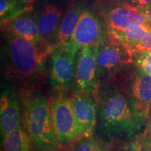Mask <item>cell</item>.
<instances>
[{"label": "cell", "instance_id": "obj_1", "mask_svg": "<svg viewBox=\"0 0 151 151\" xmlns=\"http://www.w3.org/2000/svg\"><path fill=\"white\" fill-rule=\"evenodd\" d=\"M4 34V76L18 89L36 88L43 79L46 60L54 48L46 41L35 43L8 32Z\"/></svg>", "mask_w": 151, "mask_h": 151}, {"label": "cell", "instance_id": "obj_2", "mask_svg": "<svg viewBox=\"0 0 151 151\" xmlns=\"http://www.w3.org/2000/svg\"><path fill=\"white\" fill-rule=\"evenodd\" d=\"M95 99L100 127L109 141L132 139L140 134L146 120L136 112L127 94L110 81L100 85Z\"/></svg>", "mask_w": 151, "mask_h": 151}, {"label": "cell", "instance_id": "obj_3", "mask_svg": "<svg viewBox=\"0 0 151 151\" xmlns=\"http://www.w3.org/2000/svg\"><path fill=\"white\" fill-rule=\"evenodd\" d=\"M26 127L32 151H60L52 127L48 99L32 92L26 97Z\"/></svg>", "mask_w": 151, "mask_h": 151}, {"label": "cell", "instance_id": "obj_4", "mask_svg": "<svg viewBox=\"0 0 151 151\" xmlns=\"http://www.w3.org/2000/svg\"><path fill=\"white\" fill-rule=\"evenodd\" d=\"M48 103L55 135L62 150L81 135L72 102L65 92H56Z\"/></svg>", "mask_w": 151, "mask_h": 151}, {"label": "cell", "instance_id": "obj_5", "mask_svg": "<svg viewBox=\"0 0 151 151\" xmlns=\"http://www.w3.org/2000/svg\"><path fill=\"white\" fill-rule=\"evenodd\" d=\"M78 52L69 41L53 49L49 67L52 92H66L73 84Z\"/></svg>", "mask_w": 151, "mask_h": 151}, {"label": "cell", "instance_id": "obj_6", "mask_svg": "<svg viewBox=\"0 0 151 151\" xmlns=\"http://www.w3.org/2000/svg\"><path fill=\"white\" fill-rule=\"evenodd\" d=\"M133 56L123 45L108 34L106 40L98 46L97 73L99 87L110 79L122 66L131 63Z\"/></svg>", "mask_w": 151, "mask_h": 151}, {"label": "cell", "instance_id": "obj_7", "mask_svg": "<svg viewBox=\"0 0 151 151\" xmlns=\"http://www.w3.org/2000/svg\"><path fill=\"white\" fill-rule=\"evenodd\" d=\"M99 45L87 46L78 52L76 63L74 92L97 95L99 82L97 73V55Z\"/></svg>", "mask_w": 151, "mask_h": 151}, {"label": "cell", "instance_id": "obj_8", "mask_svg": "<svg viewBox=\"0 0 151 151\" xmlns=\"http://www.w3.org/2000/svg\"><path fill=\"white\" fill-rule=\"evenodd\" d=\"M108 37V29L97 16L88 9H84L69 43L80 50L87 46L99 45Z\"/></svg>", "mask_w": 151, "mask_h": 151}, {"label": "cell", "instance_id": "obj_9", "mask_svg": "<svg viewBox=\"0 0 151 151\" xmlns=\"http://www.w3.org/2000/svg\"><path fill=\"white\" fill-rule=\"evenodd\" d=\"M69 97L81 135L94 134L97 126L98 113L97 103L94 96L90 93L73 92Z\"/></svg>", "mask_w": 151, "mask_h": 151}, {"label": "cell", "instance_id": "obj_10", "mask_svg": "<svg viewBox=\"0 0 151 151\" xmlns=\"http://www.w3.org/2000/svg\"><path fill=\"white\" fill-rule=\"evenodd\" d=\"M127 95L136 112L147 120L151 106V76L139 69L129 82Z\"/></svg>", "mask_w": 151, "mask_h": 151}, {"label": "cell", "instance_id": "obj_11", "mask_svg": "<svg viewBox=\"0 0 151 151\" xmlns=\"http://www.w3.org/2000/svg\"><path fill=\"white\" fill-rule=\"evenodd\" d=\"M108 30L120 31L132 24H147L146 20L136 6L127 2L103 11Z\"/></svg>", "mask_w": 151, "mask_h": 151}, {"label": "cell", "instance_id": "obj_12", "mask_svg": "<svg viewBox=\"0 0 151 151\" xmlns=\"http://www.w3.org/2000/svg\"><path fill=\"white\" fill-rule=\"evenodd\" d=\"M20 124V106L16 94L10 89L4 90L0 98L1 140Z\"/></svg>", "mask_w": 151, "mask_h": 151}, {"label": "cell", "instance_id": "obj_13", "mask_svg": "<svg viewBox=\"0 0 151 151\" xmlns=\"http://www.w3.org/2000/svg\"><path fill=\"white\" fill-rule=\"evenodd\" d=\"M1 26L3 32L12 33L32 43H39L45 41L41 37L34 18L33 9L25 11L7 21L1 22Z\"/></svg>", "mask_w": 151, "mask_h": 151}, {"label": "cell", "instance_id": "obj_14", "mask_svg": "<svg viewBox=\"0 0 151 151\" xmlns=\"http://www.w3.org/2000/svg\"><path fill=\"white\" fill-rule=\"evenodd\" d=\"M62 14L63 11L61 9L51 4L45 5L39 10L33 11L34 18L43 41L52 45Z\"/></svg>", "mask_w": 151, "mask_h": 151}, {"label": "cell", "instance_id": "obj_15", "mask_svg": "<svg viewBox=\"0 0 151 151\" xmlns=\"http://www.w3.org/2000/svg\"><path fill=\"white\" fill-rule=\"evenodd\" d=\"M83 10V6L82 5H76L71 7L66 13L65 16L62 17L52 42V46L54 48L69 41Z\"/></svg>", "mask_w": 151, "mask_h": 151}, {"label": "cell", "instance_id": "obj_16", "mask_svg": "<svg viewBox=\"0 0 151 151\" xmlns=\"http://www.w3.org/2000/svg\"><path fill=\"white\" fill-rule=\"evenodd\" d=\"M151 29L147 24H132L120 31L108 30V34L125 47L132 54V49Z\"/></svg>", "mask_w": 151, "mask_h": 151}, {"label": "cell", "instance_id": "obj_17", "mask_svg": "<svg viewBox=\"0 0 151 151\" xmlns=\"http://www.w3.org/2000/svg\"><path fill=\"white\" fill-rule=\"evenodd\" d=\"M1 151H32L27 132L20 123L1 140Z\"/></svg>", "mask_w": 151, "mask_h": 151}, {"label": "cell", "instance_id": "obj_18", "mask_svg": "<svg viewBox=\"0 0 151 151\" xmlns=\"http://www.w3.org/2000/svg\"><path fill=\"white\" fill-rule=\"evenodd\" d=\"M113 142L95 137L94 134L81 135L69 146L71 151H109Z\"/></svg>", "mask_w": 151, "mask_h": 151}, {"label": "cell", "instance_id": "obj_19", "mask_svg": "<svg viewBox=\"0 0 151 151\" xmlns=\"http://www.w3.org/2000/svg\"><path fill=\"white\" fill-rule=\"evenodd\" d=\"M34 0H0L1 22L7 21L27 11L32 10Z\"/></svg>", "mask_w": 151, "mask_h": 151}, {"label": "cell", "instance_id": "obj_20", "mask_svg": "<svg viewBox=\"0 0 151 151\" xmlns=\"http://www.w3.org/2000/svg\"><path fill=\"white\" fill-rule=\"evenodd\" d=\"M134 55L136 65L139 69L151 76V51H145Z\"/></svg>", "mask_w": 151, "mask_h": 151}, {"label": "cell", "instance_id": "obj_21", "mask_svg": "<svg viewBox=\"0 0 151 151\" xmlns=\"http://www.w3.org/2000/svg\"><path fill=\"white\" fill-rule=\"evenodd\" d=\"M145 51H151V29L145 34L142 39L132 49V54L134 55Z\"/></svg>", "mask_w": 151, "mask_h": 151}, {"label": "cell", "instance_id": "obj_22", "mask_svg": "<svg viewBox=\"0 0 151 151\" xmlns=\"http://www.w3.org/2000/svg\"><path fill=\"white\" fill-rule=\"evenodd\" d=\"M137 145L139 151H151V124L143 130Z\"/></svg>", "mask_w": 151, "mask_h": 151}, {"label": "cell", "instance_id": "obj_23", "mask_svg": "<svg viewBox=\"0 0 151 151\" xmlns=\"http://www.w3.org/2000/svg\"><path fill=\"white\" fill-rule=\"evenodd\" d=\"M139 11L141 13V14L144 16L145 19L146 20L148 25L151 29V6H149L143 7H137Z\"/></svg>", "mask_w": 151, "mask_h": 151}, {"label": "cell", "instance_id": "obj_24", "mask_svg": "<svg viewBox=\"0 0 151 151\" xmlns=\"http://www.w3.org/2000/svg\"><path fill=\"white\" fill-rule=\"evenodd\" d=\"M125 2L136 7H143L151 6V0H125Z\"/></svg>", "mask_w": 151, "mask_h": 151}, {"label": "cell", "instance_id": "obj_25", "mask_svg": "<svg viewBox=\"0 0 151 151\" xmlns=\"http://www.w3.org/2000/svg\"><path fill=\"white\" fill-rule=\"evenodd\" d=\"M109 151H138L132 143L131 146H115L114 143L113 142L112 146H111V150Z\"/></svg>", "mask_w": 151, "mask_h": 151}, {"label": "cell", "instance_id": "obj_26", "mask_svg": "<svg viewBox=\"0 0 151 151\" xmlns=\"http://www.w3.org/2000/svg\"><path fill=\"white\" fill-rule=\"evenodd\" d=\"M151 113V106H150V113ZM149 115H150V114H149Z\"/></svg>", "mask_w": 151, "mask_h": 151}, {"label": "cell", "instance_id": "obj_27", "mask_svg": "<svg viewBox=\"0 0 151 151\" xmlns=\"http://www.w3.org/2000/svg\"><path fill=\"white\" fill-rule=\"evenodd\" d=\"M62 151H65V150H62Z\"/></svg>", "mask_w": 151, "mask_h": 151}]
</instances>
